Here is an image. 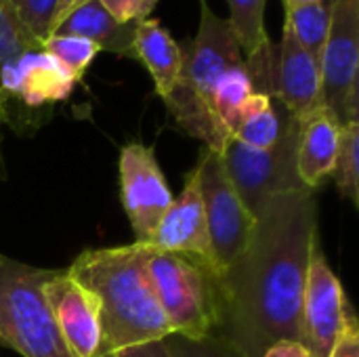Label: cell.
Masks as SVG:
<instances>
[{"label":"cell","instance_id":"484cf974","mask_svg":"<svg viewBox=\"0 0 359 357\" xmlns=\"http://www.w3.org/2000/svg\"><path fill=\"white\" fill-rule=\"evenodd\" d=\"M111 17H116L118 21L130 23V21H139L143 19L141 11H143V0H99Z\"/></svg>","mask_w":359,"mask_h":357},{"label":"cell","instance_id":"ffe728a7","mask_svg":"<svg viewBox=\"0 0 359 357\" xmlns=\"http://www.w3.org/2000/svg\"><path fill=\"white\" fill-rule=\"evenodd\" d=\"M297 38V42L320 63L328 27H330V2H313L301 6H286V21Z\"/></svg>","mask_w":359,"mask_h":357},{"label":"cell","instance_id":"603a6c76","mask_svg":"<svg viewBox=\"0 0 359 357\" xmlns=\"http://www.w3.org/2000/svg\"><path fill=\"white\" fill-rule=\"evenodd\" d=\"M59 2L61 0H8L17 19L40 42H44L55 32Z\"/></svg>","mask_w":359,"mask_h":357},{"label":"cell","instance_id":"1f68e13d","mask_svg":"<svg viewBox=\"0 0 359 357\" xmlns=\"http://www.w3.org/2000/svg\"><path fill=\"white\" fill-rule=\"evenodd\" d=\"M95 357H118L116 353H97Z\"/></svg>","mask_w":359,"mask_h":357},{"label":"cell","instance_id":"52a82bcc","mask_svg":"<svg viewBox=\"0 0 359 357\" xmlns=\"http://www.w3.org/2000/svg\"><path fill=\"white\" fill-rule=\"evenodd\" d=\"M330 27L320 57V105L345 126L359 122V0H328Z\"/></svg>","mask_w":359,"mask_h":357},{"label":"cell","instance_id":"4dcf8cb0","mask_svg":"<svg viewBox=\"0 0 359 357\" xmlns=\"http://www.w3.org/2000/svg\"><path fill=\"white\" fill-rule=\"evenodd\" d=\"M322 0H284V6H301V4H313Z\"/></svg>","mask_w":359,"mask_h":357},{"label":"cell","instance_id":"ba28073f","mask_svg":"<svg viewBox=\"0 0 359 357\" xmlns=\"http://www.w3.org/2000/svg\"><path fill=\"white\" fill-rule=\"evenodd\" d=\"M194 170L202 196L212 261L217 274H221L246 248L257 221L231 185L219 151L206 147Z\"/></svg>","mask_w":359,"mask_h":357},{"label":"cell","instance_id":"d4e9b609","mask_svg":"<svg viewBox=\"0 0 359 357\" xmlns=\"http://www.w3.org/2000/svg\"><path fill=\"white\" fill-rule=\"evenodd\" d=\"M330 357H359V326L355 314H351L347 318L345 328H343Z\"/></svg>","mask_w":359,"mask_h":357},{"label":"cell","instance_id":"9c48e42d","mask_svg":"<svg viewBox=\"0 0 359 357\" xmlns=\"http://www.w3.org/2000/svg\"><path fill=\"white\" fill-rule=\"evenodd\" d=\"M351 314L347 295L332 274L318 240L311 248L301 307V343L309 356L330 357Z\"/></svg>","mask_w":359,"mask_h":357},{"label":"cell","instance_id":"e0dca14e","mask_svg":"<svg viewBox=\"0 0 359 357\" xmlns=\"http://www.w3.org/2000/svg\"><path fill=\"white\" fill-rule=\"evenodd\" d=\"M288 114L290 112L278 99L263 93H252L242 107L231 137L252 149H269L282 137Z\"/></svg>","mask_w":359,"mask_h":357},{"label":"cell","instance_id":"2e32d148","mask_svg":"<svg viewBox=\"0 0 359 357\" xmlns=\"http://www.w3.org/2000/svg\"><path fill=\"white\" fill-rule=\"evenodd\" d=\"M135 57L151 74L156 93L166 99L177 84L183 65L181 44L154 17L135 21Z\"/></svg>","mask_w":359,"mask_h":357},{"label":"cell","instance_id":"7c38bea8","mask_svg":"<svg viewBox=\"0 0 359 357\" xmlns=\"http://www.w3.org/2000/svg\"><path fill=\"white\" fill-rule=\"evenodd\" d=\"M151 246L162 252L196 257L217 271L196 170L187 175L183 191L170 202L164 217L160 219L151 238Z\"/></svg>","mask_w":359,"mask_h":357},{"label":"cell","instance_id":"83f0119b","mask_svg":"<svg viewBox=\"0 0 359 357\" xmlns=\"http://www.w3.org/2000/svg\"><path fill=\"white\" fill-rule=\"evenodd\" d=\"M263 357H311L309 351L305 349V345L301 341H278L276 345H271Z\"/></svg>","mask_w":359,"mask_h":357},{"label":"cell","instance_id":"7a4b0ae2","mask_svg":"<svg viewBox=\"0 0 359 357\" xmlns=\"http://www.w3.org/2000/svg\"><path fill=\"white\" fill-rule=\"evenodd\" d=\"M154 252L151 244L139 242L95 248L84 250L67 269L99 303V353H116L172 335L149 276Z\"/></svg>","mask_w":359,"mask_h":357},{"label":"cell","instance_id":"9a60e30c","mask_svg":"<svg viewBox=\"0 0 359 357\" xmlns=\"http://www.w3.org/2000/svg\"><path fill=\"white\" fill-rule=\"evenodd\" d=\"M55 34H69L90 40L99 50H107L126 59L135 57V21L124 23L109 15L99 0H88L74 8L55 29Z\"/></svg>","mask_w":359,"mask_h":357},{"label":"cell","instance_id":"8fae6325","mask_svg":"<svg viewBox=\"0 0 359 357\" xmlns=\"http://www.w3.org/2000/svg\"><path fill=\"white\" fill-rule=\"evenodd\" d=\"M44 297L67 349L76 357L97 356L101 347L97 299L61 269L46 282Z\"/></svg>","mask_w":359,"mask_h":357},{"label":"cell","instance_id":"8992f818","mask_svg":"<svg viewBox=\"0 0 359 357\" xmlns=\"http://www.w3.org/2000/svg\"><path fill=\"white\" fill-rule=\"evenodd\" d=\"M299 135L301 120L288 114L282 137L269 149H252L233 137L227 139L221 151V160L231 185L236 187L240 200L255 217V221L265 210L269 198L278 194L309 189L297 170Z\"/></svg>","mask_w":359,"mask_h":357},{"label":"cell","instance_id":"44dd1931","mask_svg":"<svg viewBox=\"0 0 359 357\" xmlns=\"http://www.w3.org/2000/svg\"><path fill=\"white\" fill-rule=\"evenodd\" d=\"M359 122L345 124L341 128V141L334 166L330 170V177L334 179L339 191L343 198L351 200L355 206L359 202Z\"/></svg>","mask_w":359,"mask_h":357},{"label":"cell","instance_id":"f546056e","mask_svg":"<svg viewBox=\"0 0 359 357\" xmlns=\"http://www.w3.org/2000/svg\"><path fill=\"white\" fill-rule=\"evenodd\" d=\"M6 179V162H4V154H2V122H0V183Z\"/></svg>","mask_w":359,"mask_h":357},{"label":"cell","instance_id":"4316f807","mask_svg":"<svg viewBox=\"0 0 359 357\" xmlns=\"http://www.w3.org/2000/svg\"><path fill=\"white\" fill-rule=\"evenodd\" d=\"M118 357H172L170 349L166 347L164 341H151V343H143V345H135V347H126L116 351Z\"/></svg>","mask_w":359,"mask_h":357},{"label":"cell","instance_id":"3957f363","mask_svg":"<svg viewBox=\"0 0 359 357\" xmlns=\"http://www.w3.org/2000/svg\"><path fill=\"white\" fill-rule=\"evenodd\" d=\"M200 6L198 34L181 46V74L164 103L181 128L191 137L202 139L208 149L221 154L229 137L223 133L215 116L212 93L219 78L229 67L246 61L229 21L219 17L206 0H200Z\"/></svg>","mask_w":359,"mask_h":357},{"label":"cell","instance_id":"d6986e66","mask_svg":"<svg viewBox=\"0 0 359 357\" xmlns=\"http://www.w3.org/2000/svg\"><path fill=\"white\" fill-rule=\"evenodd\" d=\"M40 46L42 42L23 27L8 0H0V107L13 69L17 67V63L25 53Z\"/></svg>","mask_w":359,"mask_h":357},{"label":"cell","instance_id":"4fadbf2b","mask_svg":"<svg viewBox=\"0 0 359 357\" xmlns=\"http://www.w3.org/2000/svg\"><path fill=\"white\" fill-rule=\"evenodd\" d=\"M273 82V97L297 120H305L320 107V63L297 42L288 23L276 48Z\"/></svg>","mask_w":359,"mask_h":357},{"label":"cell","instance_id":"30bf717a","mask_svg":"<svg viewBox=\"0 0 359 357\" xmlns=\"http://www.w3.org/2000/svg\"><path fill=\"white\" fill-rule=\"evenodd\" d=\"M120 198L135 231V242L151 244L154 231L172 202L151 147L130 143L120 151Z\"/></svg>","mask_w":359,"mask_h":357},{"label":"cell","instance_id":"5b68a950","mask_svg":"<svg viewBox=\"0 0 359 357\" xmlns=\"http://www.w3.org/2000/svg\"><path fill=\"white\" fill-rule=\"evenodd\" d=\"M149 276L172 335L200 341L217 328V271L204 261L156 248Z\"/></svg>","mask_w":359,"mask_h":357},{"label":"cell","instance_id":"277c9868","mask_svg":"<svg viewBox=\"0 0 359 357\" xmlns=\"http://www.w3.org/2000/svg\"><path fill=\"white\" fill-rule=\"evenodd\" d=\"M55 274L0 255V345L23 357H76L44 297Z\"/></svg>","mask_w":359,"mask_h":357},{"label":"cell","instance_id":"5bb4252c","mask_svg":"<svg viewBox=\"0 0 359 357\" xmlns=\"http://www.w3.org/2000/svg\"><path fill=\"white\" fill-rule=\"evenodd\" d=\"M341 128L343 126L322 105L301 120L297 170L305 187L316 189L326 177H330L339 151Z\"/></svg>","mask_w":359,"mask_h":357},{"label":"cell","instance_id":"f1b7e54d","mask_svg":"<svg viewBox=\"0 0 359 357\" xmlns=\"http://www.w3.org/2000/svg\"><path fill=\"white\" fill-rule=\"evenodd\" d=\"M84 2H88V0H61L59 2V11H57V19H55V29H57V25L74 11V8H78L80 4H84ZM55 34V32H53Z\"/></svg>","mask_w":359,"mask_h":357},{"label":"cell","instance_id":"6da1fadb","mask_svg":"<svg viewBox=\"0 0 359 357\" xmlns=\"http://www.w3.org/2000/svg\"><path fill=\"white\" fill-rule=\"evenodd\" d=\"M318 242L316 189L267 200L240 257L217 276V328L244 357L278 341H301V307Z\"/></svg>","mask_w":359,"mask_h":357},{"label":"cell","instance_id":"ac0fdd59","mask_svg":"<svg viewBox=\"0 0 359 357\" xmlns=\"http://www.w3.org/2000/svg\"><path fill=\"white\" fill-rule=\"evenodd\" d=\"M255 93L250 74L246 69V63L229 67L217 82L215 93H212V109L215 116L227 137L233 135L242 107Z\"/></svg>","mask_w":359,"mask_h":357},{"label":"cell","instance_id":"7402d4cb","mask_svg":"<svg viewBox=\"0 0 359 357\" xmlns=\"http://www.w3.org/2000/svg\"><path fill=\"white\" fill-rule=\"evenodd\" d=\"M42 48L61 65L65 67L78 82L95 61V57L101 53L90 40L80 38V36H69V34H50L44 42Z\"/></svg>","mask_w":359,"mask_h":357},{"label":"cell","instance_id":"cb8c5ba5","mask_svg":"<svg viewBox=\"0 0 359 357\" xmlns=\"http://www.w3.org/2000/svg\"><path fill=\"white\" fill-rule=\"evenodd\" d=\"M172 357H244L231 343L217 335H208L200 341H191L179 335H170L164 339Z\"/></svg>","mask_w":359,"mask_h":357}]
</instances>
